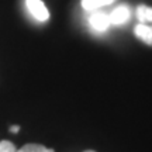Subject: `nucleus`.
<instances>
[{"label":"nucleus","instance_id":"obj_1","mask_svg":"<svg viewBox=\"0 0 152 152\" xmlns=\"http://www.w3.org/2000/svg\"><path fill=\"white\" fill-rule=\"evenodd\" d=\"M92 14L89 17V24L90 27L97 31V33H102V31H106L110 26V20H109V14H106L103 11H99V10H94V11H90Z\"/></svg>","mask_w":152,"mask_h":152},{"label":"nucleus","instance_id":"obj_2","mask_svg":"<svg viewBox=\"0 0 152 152\" xmlns=\"http://www.w3.org/2000/svg\"><path fill=\"white\" fill-rule=\"evenodd\" d=\"M28 11L37 18L38 21H47L49 18V11L41 0H26Z\"/></svg>","mask_w":152,"mask_h":152},{"label":"nucleus","instance_id":"obj_3","mask_svg":"<svg viewBox=\"0 0 152 152\" xmlns=\"http://www.w3.org/2000/svg\"><path fill=\"white\" fill-rule=\"evenodd\" d=\"M131 16V10L127 7V6H118L115 7L109 16L110 24H114V26H120V24H124L130 20Z\"/></svg>","mask_w":152,"mask_h":152},{"label":"nucleus","instance_id":"obj_4","mask_svg":"<svg viewBox=\"0 0 152 152\" xmlns=\"http://www.w3.org/2000/svg\"><path fill=\"white\" fill-rule=\"evenodd\" d=\"M134 33L135 35L142 42H145L147 45H151L152 47V26H148V24H138L134 28Z\"/></svg>","mask_w":152,"mask_h":152},{"label":"nucleus","instance_id":"obj_5","mask_svg":"<svg viewBox=\"0 0 152 152\" xmlns=\"http://www.w3.org/2000/svg\"><path fill=\"white\" fill-rule=\"evenodd\" d=\"M115 0H82V7L86 11H94L99 10L100 7L113 4Z\"/></svg>","mask_w":152,"mask_h":152},{"label":"nucleus","instance_id":"obj_6","mask_svg":"<svg viewBox=\"0 0 152 152\" xmlns=\"http://www.w3.org/2000/svg\"><path fill=\"white\" fill-rule=\"evenodd\" d=\"M137 17L142 24L152 23V7L148 6H138L137 7Z\"/></svg>","mask_w":152,"mask_h":152},{"label":"nucleus","instance_id":"obj_7","mask_svg":"<svg viewBox=\"0 0 152 152\" xmlns=\"http://www.w3.org/2000/svg\"><path fill=\"white\" fill-rule=\"evenodd\" d=\"M17 152H55V151L49 149V148H45L44 145H39V144H27L23 148H20Z\"/></svg>","mask_w":152,"mask_h":152},{"label":"nucleus","instance_id":"obj_8","mask_svg":"<svg viewBox=\"0 0 152 152\" xmlns=\"http://www.w3.org/2000/svg\"><path fill=\"white\" fill-rule=\"evenodd\" d=\"M0 152H17L14 144L10 141H0Z\"/></svg>","mask_w":152,"mask_h":152},{"label":"nucleus","instance_id":"obj_9","mask_svg":"<svg viewBox=\"0 0 152 152\" xmlns=\"http://www.w3.org/2000/svg\"><path fill=\"white\" fill-rule=\"evenodd\" d=\"M18 130H20V128H18L17 125H13V127H11V132H14V134H16V132H17Z\"/></svg>","mask_w":152,"mask_h":152},{"label":"nucleus","instance_id":"obj_10","mask_svg":"<svg viewBox=\"0 0 152 152\" xmlns=\"http://www.w3.org/2000/svg\"><path fill=\"white\" fill-rule=\"evenodd\" d=\"M85 152H94V151H85Z\"/></svg>","mask_w":152,"mask_h":152}]
</instances>
